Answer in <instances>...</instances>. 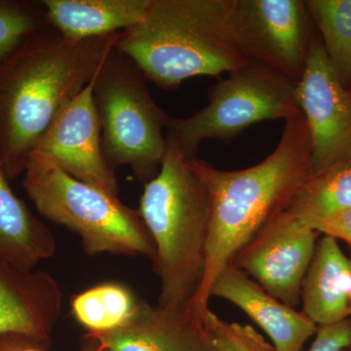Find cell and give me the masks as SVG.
<instances>
[{
	"mask_svg": "<svg viewBox=\"0 0 351 351\" xmlns=\"http://www.w3.org/2000/svg\"><path fill=\"white\" fill-rule=\"evenodd\" d=\"M119 32L69 41L46 25L0 61V165L10 181L108 56Z\"/></svg>",
	"mask_w": 351,
	"mask_h": 351,
	"instance_id": "cell-1",
	"label": "cell"
},
{
	"mask_svg": "<svg viewBox=\"0 0 351 351\" xmlns=\"http://www.w3.org/2000/svg\"><path fill=\"white\" fill-rule=\"evenodd\" d=\"M209 191L211 221L202 283L188 311L206 321L210 290L219 272L290 204L311 177V144L302 114L286 120L280 141L262 162L223 171L193 159Z\"/></svg>",
	"mask_w": 351,
	"mask_h": 351,
	"instance_id": "cell-2",
	"label": "cell"
},
{
	"mask_svg": "<svg viewBox=\"0 0 351 351\" xmlns=\"http://www.w3.org/2000/svg\"><path fill=\"white\" fill-rule=\"evenodd\" d=\"M114 47L163 90L251 62L233 29L232 0H152L144 19L119 32Z\"/></svg>",
	"mask_w": 351,
	"mask_h": 351,
	"instance_id": "cell-3",
	"label": "cell"
},
{
	"mask_svg": "<svg viewBox=\"0 0 351 351\" xmlns=\"http://www.w3.org/2000/svg\"><path fill=\"white\" fill-rule=\"evenodd\" d=\"M166 143L160 169L145 184L138 210L156 247L157 304L188 309L204 277L211 200L193 158L170 136Z\"/></svg>",
	"mask_w": 351,
	"mask_h": 351,
	"instance_id": "cell-4",
	"label": "cell"
},
{
	"mask_svg": "<svg viewBox=\"0 0 351 351\" xmlns=\"http://www.w3.org/2000/svg\"><path fill=\"white\" fill-rule=\"evenodd\" d=\"M23 186L39 214L80 235L88 256H144L156 247L138 209L80 181L43 157L32 154Z\"/></svg>",
	"mask_w": 351,
	"mask_h": 351,
	"instance_id": "cell-5",
	"label": "cell"
},
{
	"mask_svg": "<svg viewBox=\"0 0 351 351\" xmlns=\"http://www.w3.org/2000/svg\"><path fill=\"white\" fill-rule=\"evenodd\" d=\"M147 82L115 47L91 80L108 166L114 172L128 166L144 184L159 172L167 147L163 134L167 113L152 99Z\"/></svg>",
	"mask_w": 351,
	"mask_h": 351,
	"instance_id": "cell-6",
	"label": "cell"
},
{
	"mask_svg": "<svg viewBox=\"0 0 351 351\" xmlns=\"http://www.w3.org/2000/svg\"><path fill=\"white\" fill-rule=\"evenodd\" d=\"M295 84L262 64L251 61L228 73L209 89L206 107L186 119L167 114L166 135L184 154L195 158L203 141L232 142L249 127L265 120H286L301 114Z\"/></svg>",
	"mask_w": 351,
	"mask_h": 351,
	"instance_id": "cell-7",
	"label": "cell"
},
{
	"mask_svg": "<svg viewBox=\"0 0 351 351\" xmlns=\"http://www.w3.org/2000/svg\"><path fill=\"white\" fill-rule=\"evenodd\" d=\"M295 100L311 144V177L351 165V89L328 61L315 29Z\"/></svg>",
	"mask_w": 351,
	"mask_h": 351,
	"instance_id": "cell-8",
	"label": "cell"
},
{
	"mask_svg": "<svg viewBox=\"0 0 351 351\" xmlns=\"http://www.w3.org/2000/svg\"><path fill=\"white\" fill-rule=\"evenodd\" d=\"M233 29L251 61L297 83L314 34L302 0H232Z\"/></svg>",
	"mask_w": 351,
	"mask_h": 351,
	"instance_id": "cell-9",
	"label": "cell"
},
{
	"mask_svg": "<svg viewBox=\"0 0 351 351\" xmlns=\"http://www.w3.org/2000/svg\"><path fill=\"white\" fill-rule=\"evenodd\" d=\"M320 233L282 213L235 256L243 270L269 295L291 307L301 304L302 286Z\"/></svg>",
	"mask_w": 351,
	"mask_h": 351,
	"instance_id": "cell-10",
	"label": "cell"
},
{
	"mask_svg": "<svg viewBox=\"0 0 351 351\" xmlns=\"http://www.w3.org/2000/svg\"><path fill=\"white\" fill-rule=\"evenodd\" d=\"M32 154L47 159L80 181L119 197L117 174L108 166L101 147L91 82L64 108Z\"/></svg>",
	"mask_w": 351,
	"mask_h": 351,
	"instance_id": "cell-11",
	"label": "cell"
},
{
	"mask_svg": "<svg viewBox=\"0 0 351 351\" xmlns=\"http://www.w3.org/2000/svg\"><path fill=\"white\" fill-rule=\"evenodd\" d=\"M86 334L110 351H214L206 322L186 309L152 306L138 301L121 326Z\"/></svg>",
	"mask_w": 351,
	"mask_h": 351,
	"instance_id": "cell-12",
	"label": "cell"
},
{
	"mask_svg": "<svg viewBox=\"0 0 351 351\" xmlns=\"http://www.w3.org/2000/svg\"><path fill=\"white\" fill-rule=\"evenodd\" d=\"M62 306L63 293L49 272L0 261V335H25L51 343Z\"/></svg>",
	"mask_w": 351,
	"mask_h": 351,
	"instance_id": "cell-13",
	"label": "cell"
},
{
	"mask_svg": "<svg viewBox=\"0 0 351 351\" xmlns=\"http://www.w3.org/2000/svg\"><path fill=\"white\" fill-rule=\"evenodd\" d=\"M212 297L226 300L241 309L269 337L276 351H301L317 332V325L304 311L278 301L232 265L217 276L210 290Z\"/></svg>",
	"mask_w": 351,
	"mask_h": 351,
	"instance_id": "cell-14",
	"label": "cell"
},
{
	"mask_svg": "<svg viewBox=\"0 0 351 351\" xmlns=\"http://www.w3.org/2000/svg\"><path fill=\"white\" fill-rule=\"evenodd\" d=\"M302 311L317 327L351 318V260L338 240L323 234L302 286Z\"/></svg>",
	"mask_w": 351,
	"mask_h": 351,
	"instance_id": "cell-15",
	"label": "cell"
},
{
	"mask_svg": "<svg viewBox=\"0 0 351 351\" xmlns=\"http://www.w3.org/2000/svg\"><path fill=\"white\" fill-rule=\"evenodd\" d=\"M48 24L69 41L117 34L144 19L152 0H43Z\"/></svg>",
	"mask_w": 351,
	"mask_h": 351,
	"instance_id": "cell-16",
	"label": "cell"
},
{
	"mask_svg": "<svg viewBox=\"0 0 351 351\" xmlns=\"http://www.w3.org/2000/svg\"><path fill=\"white\" fill-rule=\"evenodd\" d=\"M56 250L54 234L16 195L0 165V261L36 269Z\"/></svg>",
	"mask_w": 351,
	"mask_h": 351,
	"instance_id": "cell-17",
	"label": "cell"
},
{
	"mask_svg": "<svg viewBox=\"0 0 351 351\" xmlns=\"http://www.w3.org/2000/svg\"><path fill=\"white\" fill-rule=\"evenodd\" d=\"M351 209V165L309 177L282 212L306 226Z\"/></svg>",
	"mask_w": 351,
	"mask_h": 351,
	"instance_id": "cell-18",
	"label": "cell"
},
{
	"mask_svg": "<svg viewBox=\"0 0 351 351\" xmlns=\"http://www.w3.org/2000/svg\"><path fill=\"white\" fill-rule=\"evenodd\" d=\"M138 300L117 282L101 283L71 298L75 319L90 332L110 331L121 326L135 311Z\"/></svg>",
	"mask_w": 351,
	"mask_h": 351,
	"instance_id": "cell-19",
	"label": "cell"
},
{
	"mask_svg": "<svg viewBox=\"0 0 351 351\" xmlns=\"http://www.w3.org/2000/svg\"><path fill=\"white\" fill-rule=\"evenodd\" d=\"M328 61L351 89V0H306Z\"/></svg>",
	"mask_w": 351,
	"mask_h": 351,
	"instance_id": "cell-20",
	"label": "cell"
},
{
	"mask_svg": "<svg viewBox=\"0 0 351 351\" xmlns=\"http://www.w3.org/2000/svg\"><path fill=\"white\" fill-rule=\"evenodd\" d=\"M48 25L43 1L0 0V61L23 39Z\"/></svg>",
	"mask_w": 351,
	"mask_h": 351,
	"instance_id": "cell-21",
	"label": "cell"
},
{
	"mask_svg": "<svg viewBox=\"0 0 351 351\" xmlns=\"http://www.w3.org/2000/svg\"><path fill=\"white\" fill-rule=\"evenodd\" d=\"M206 325L214 351H276L253 327L221 319L211 309L206 315Z\"/></svg>",
	"mask_w": 351,
	"mask_h": 351,
	"instance_id": "cell-22",
	"label": "cell"
},
{
	"mask_svg": "<svg viewBox=\"0 0 351 351\" xmlns=\"http://www.w3.org/2000/svg\"><path fill=\"white\" fill-rule=\"evenodd\" d=\"M50 343L20 334L0 335V351H48ZM78 351H110L98 339L85 334Z\"/></svg>",
	"mask_w": 351,
	"mask_h": 351,
	"instance_id": "cell-23",
	"label": "cell"
},
{
	"mask_svg": "<svg viewBox=\"0 0 351 351\" xmlns=\"http://www.w3.org/2000/svg\"><path fill=\"white\" fill-rule=\"evenodd\" d=\"M315 335L307 351H343L351 343V318L318 327Z\"/></svg>",
	"mask_w": 351,
	"mask_h": 351,
	"instance_id": "cell-24",
	"label": "cell"
},
{
	"mask_svg": "<svg viewBox=\"0 0 351 351\" xmlns=\"http://www.w3.org/2000/svg\"><path fill=\"white\" fill-rule=\"evenodd\" d=\"M309 226L320 234L343 240L351 248V209L318 219Z\"/></svg>",
	"mask_w": 351,
	"mask_h": 351,
	"instance_id": "cell-25",
	"label": "cell"
},
{
	"mask_svg": "<svg viewBox=\"0 0 351 351\" xmlns=\"http://www.w3.org/2000/svg\"><path fill=\"white\" fill-rule=\"evenodd\" d=\"M343 351H351V343L350 345L348 346V348H346Z\"/></svg>",
	"mask_w": 351,
	"mask_h": 351,
	"instance_id": "cell-26",
	"label": "cell"
},
{
	"mask_svg": "<svg viewBox=\"0 0 351 351\" xmlns=\"http://www.w3.org/2000/svg\"><path fill=\"white\" fill-rule=\"evenodd\" d=\"M350 260H351V256H350Z\"/></svg>",
	"mask_w": 351,
	"mask_h": 351,
	"instance_id": "cell-27",
	"label": "cell"
}]
</instances>
